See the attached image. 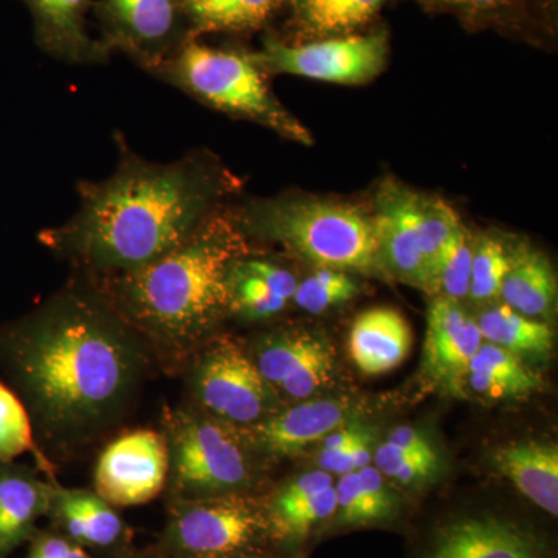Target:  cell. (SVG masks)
<instances>
[{
    "instance_id": "cell-1",
    "label": "cell",
    "mask_w": 558,
    "mask_h": 558,
    "mask_svg": "<svg viewBox=\"0 0 558 558\" xmlns=\"http://www.w3.org/2000/svg\"><path fill=\"white\" fill-rule=\"evenodd\" d=\"M145 348L97 286L61 290L9 337L40 427L62 442L89 439L126 413L148 366Z\"/></svg>"
},
{
    "instance_id": "cell-2",
    "label": "cell",
    "mask_w": 558,
    "mask_h": 558,
    "mask_svg": "<svg viewBox=\"0 0 558 558\" xmlns=\"http://www.w3.org/2000/svg\"><path fill=\"white\" fill-rule=\"evenodd\" d=\"M119 138V165L108 179L78 183L80 207L39 241L101 277L148 266L193 236L236 189L215 157L193 153L154 163Z\"/></svg>"
},
{
    "instance_id": "cell-3",
    "label": "cell",
    "mask_w": 558,
    "mask_h": 558,
    "mask_svg": "<svg viewBox=\"0 0 558 558\" xmlns=\"http://www.w3.org/2000/svg\"><path fill=\"white\" fill-rule=\"evenodd\" d=\"M245 252L244 234L219 209L167 255L98 289L143 339L180 354L230 312L227 271Z\"/></svg>"
},
{
    "instance_id": "cell-4",
    "label": "cell",
    "mask_w": 558,
    "mask_h": 558,
    "mask_svg": "<svg viewBox=\"0 0 558 558\" xmlns=\"http://www.w3.org/2000/svg\"><path fill=\"white\" fill-rule=\"evenodd\" d=\"M241 233L275 242L318 269L385 275L371 213L339 199L286 194L231 213Z\"/></svg>"
},
{
    "instance_id": "cell-5",
    "label": "cell",
    "mask_w": 558,
    "mask_h": 558,
    "mask_svg": "<svg viewBox=\"0 0 558 558\" xmlns=\"http://www.w3.org/2000/svg\"><path fill=\"white\" fill-rule=\"evenodd\" d=\"M150 75L208 108L260 124L290 142L314 143L310 130L271 92L255 51L222 49L190 38Z\"/></svg>"
},
{
    "instance_id": "cell-6",
    "label": "cell",
    "mask_w": 558,
    "mask_h": 558,
    "mask_svg": "<svg viewBox=\"0 0 558 558\" xmlns=\"http://www.w3.org/2000/svg\"><path fill=\"white\" fill-rule=\"evenodd\" d=\"M157 548L168 558H234L277 546L266 502L236 494L171 499Z\"/></svg>"
},
{
    "instance_id": "cell-7",
    "label": "cell",
    "mask_w": 558,
    "mask_h": 558,
    "mask_svg": "<svg viewBox=\"0 0 558 558\" xmlns=\"http://www.w3.org/2000/svg\"><path fill=\"white\" fill-rule=\"evenodd\" d=\"M168 425L171 499L245 494L252 462L229 424L179 409Z\"/></svg>"
},
{
    "instance_id": "cell-8",
    "label": "cell",
    "mask_w": 558,
    "mask_h": 558,
    "mask_svg": "<svg viewBox=\"0 0 558 558\" xmlns=\"http://www.w3.org/2000/svg\"><path fill=\"white\" fill-rule=\"evenodd\" d=\"M256 61L267 75H293L325 83L360 86L376 80L389 58L387 31L365 35L288 43L269 35L255 51Z\"/></svg>"
},
{
    "instance_id": "cell-9",
    "label": "cell",
    "mask_w": 558,
    "mask_h": 558,
    "mask_svg": "<svg viewBox=\"0 0 558 558\" xmlns=\"http://www.w3.org/2000/svg\"><path fill=\"white\" fill-rule=\"evenodd\" d=\"M101 43L153 73L191 38L185 0H97Z\"/></svg>"
},
{
    "instance_id": "cell-10",
    "label": "cell",
    "mask_w": 558,
    "mask_h": 558,
    "mask_svg": "<svg viewBox=\"0 0 558 558\" xmlns=\"http://www.w3.org/2000/svg\"><path fill=\"white\" fill-rule=\"evenodd\" d=\"M193 391L213 417L240 429L277 413L274 388L236 344L209 349L194 369Z\"/></svg>"
},
{
    "instance_id": "cell-11",
    "label": "cell",
    "mask_w": 558,
    "mask_h": 558,
    "mask_svg": "<svg viewBox=\"0 0 558 558\" xmlns=\"http://www.w3.org/2000/svg\"><path fill=\"white\" fill-rule=\"evenodd\" d=\"M168 475L167 438L153 429H134L102 451L95 470V488L113 508H128L159 497Z\"/></svg>"
},
{
    "instance_id": "cell-12",
    "label": "cell",
    "mask_w": 558,
    "mask_h": 558,
    "mask_svg": "<svg viewBox=\"0 0 558 558\" xmlns=\"http://www.w3.org/2000/svg\"><path fill=\"white\" fill-rule=\"evenodd\" d=\"M417 558H556V553L535 529L476 512L439 523Z\"/></svg>"
},
{
    "instance_id": "cell-13",
    "label": "cell",
    "mask_w": 558,
    "mask_h": 558,
    "mask_svg": "<svg viewBox=\"0 0 558 558\" xmlns=\"http://www.w3.org/2000/svg\"><path fill=\"white\" fill-rule=\"evenodd\" d=\"M417 194L398 180H384L371 219L384 274L433 295L418 240Z\"/></svg>"
},
{
    "instance_id": "cell-14",
    "label": "cell",
    "mask_w": 558,
    "mask_h": 558,
    "mask_svg": "<svg viewBox=\"0 0 558 558\" xmlns=\"http://www.w3.org/2000/svg\"><path fill=\"white\" fill-rule=\"evenodd\" d=\"M483 341L478 323L462 310L459 301L436 296L427 315L425 374L451 395H464L470 363Z\"/></svg>"
},
{
    "instance_id": "cell-15",
    "label": "cell",
    "mask_w": 558,
    "mask_h": 558,
    "mask_svg": "<svg viewBox=\"0 0 558 558\" xmlns=\"http://www.w3.org/2000/svg\"><path fill=\"white\" fill-rule=\"evenodd\" d=\"M271 388L293 399H306L329 384L332 349L311 333H279L260 344L255 360Z\"/></svg>"
},
{
    "instance_id": "cell-16",
    "label": "cell",
    "mask_w": 558,
    "mask_h": 558,
    "mask_svg": "<svg viewBox=\"0 0 558 558\" xmlns=\"http://www.w3.org/2000/svg\"><path fill=\"white\" fill-rule=\"evenodd\" d=\"M351 411L352 407L344 400H306L292 409L270 414L252 427L241 428L240 433L256 449L284 457L314 446L333 429L347 425Z\"/></svg>"
},
{
    "instance_id": "cell-17",
    "label": "cell",
    "mask_w": 558,
    "mask_h": 558,
    "mask_svg": "<svg viewBox=\"0 0 558 558\" xmlns=\"http://www.w3.org/2000/svg\"><path fill=\"white\" fill-rule=\"evenodd\" d=\"M35 20L36 40L54 60L70 64H101L110 50L87 32L92 0H24Z\"/></svg>"
},
{
    "instance_id": "cell-18",
    "label": "cell",
    "mask_w": 558,
    "mask_h": 558,
    "mask_svg": "<svg viewBox=\"0 0 558 558\" xmlns=\"http://www.w3.org/2000/svg\"><path fill=\"white\" fill-rule=\"evenodd\" d=\"M49 513L57 532L83 548L113 554L126 548L130 542L123 519L97 492L53 488Z\"/></svg>"
},
{
    "instance_id": "cell-19",
    "label": "cell",
    "mask_w": 558,
    "mask_h": 558,
    "mask_svg": "<svg viewBox=\"0 0 558 558\" xmlns=\"http://www.w3.org/2000/svg\"><path fill=\"white\" fill-rule=\"evenodd\" d=\"M348 347L352 362L363 374L380 376L405 362L413 347V332L400 312L373 307L355 318Z\"/></svg>"
},
{
    "instance_id": "cell-20",
    "label": "cell",
    "mask_w": 558,
    "mask_h": 558,
    "mask_svg": "<svg viewBox=\"0 0 558 558\" xmlns=\"http://www.w3.org/2000/svg\"><path fill=\"white\" fill-rule=\"evenodd\" d=\"M492 464L517 490L543 512L558 515V447L543 440H523L499 447Z\"/></svg>"
},
{
    "instance_id": "cell-21",
    "label": "cell",
    "mask_w": 558,
    "mask_h": 558,
    "mask_svg": "<svg viewBox=\"0 0 558 558\" xmlns=\"http://www.w3.org/2000/svg\"><path fill=\"white\" fill-rule=\"evenodd\" d=\"M336 487V513L326 524L332 531L395 524L402 501L373 465L341 475Z\"/></svg>"
},
{
    "instance_id": "cell-22",
    "label": "cell",
    "mask_w": 558,
    "mask_h": 558,
    "mask_svg": "<svg viewBox=\"0 0 558 558\" xmlns=\"http://www.w3.org/2000/svg\"><path fill=\"white\" fill-rule=\"evenodd\" d=\"M432 13L451 14L472 31L531 35L553 27V0H416ZM556 2V0H554Z\"/></svg>"
},
{
    "instance_id": "cell-23",
    "label": "cell",
    "mask_w": 558,
    "mask_h": 558,
    "mask_svg": "<svg viewBox=\"0 0 558 558\" xmlns=\"http://www.w3.org/2000/svg\"><path fill=\"white\" fill-rule=\"evenodd\" d=\"M389 0H286L288 43L355 35L379 16Z\"/></svg>"
},
{
    "instance_id": "cell-24",
    "label": "cell",
    "mask_w": 558,
    "mask_h": 558,
    "mask_svg": "<svg viewBox=\"0 0 558 558\" xmlns=\"http://www.w3.org/2000/svg\"><path fill=\"white\" fill-rule=\"evenodd\" d=\"M499 296L524 317H553L557 310L558 282L548 256L527 245L512 247V263Z\"/></svg>"
},
{
    "instance_id": "cell-25",
    "label": "cell",
    "mask_w": 558,
    "mask_h": 558,
    "mask_svg": "<svg viewBox=\"0 0 558 558\" xmlns=\"http://www.w3.org/2000/svg\"><path fill=\"white\" fill-rule=\"evenodd\" d=\"M51 490L25 470H0V558L31 537L36 521L49 512Z\"/></svg>"
},
{
    "instance_id": "cell-26",
    "label": "cell",
    "mask_w": 558,
    "mask_h": 558,
    "mask_svg": "<svg viewBox=\"0 0 558 558\" xmlns=\"http://www.w3.org/2000/svg\"><path fill=\"white\" fill-rule=\"evenodd\" d=\"M468 387L488 400L527 398L543 387L534 371L508 349L483 341L469 366Z\"/></svg>"
},
{
    "instance_id": "cell-27",
    "label": "cell",
    "mask_w": 558,
    "mask_h": 558,
    "mask_svg": "<svg viewBox=\"0 0 558 558\" xmlns=\"http://www.w3.org/2000/svg\"><path fill=\"white\" fill-rule=\"evenodd\" d=\"M284 5L286 0H185L191 38L208 33L258 32Z\"/></svg>"
},
{
    "instance_id": "cell-28",
    "label": "cell",
    "mask_w": 558,
    "mask_h": 558,
    "mask_svg": "<svg viewBox=\"0 0 558 558\" xmlns=\"http://www.w3.org/2000/svg\"><path fill=\"white\" fill-rule=\"evenodd\" d=\"M476 323L484 341L508 349L519 357L546 359L553 354L556 336L548 323L524 317L508 304L488 307Z\"/></svg>"
},
{
    "instance_id": "cell-29",
    "label": "cell",
    "mask_w": 558,
    "mask_h": 558,
    "mask_svg": "<svg viewBox=\"0 0 558 558\" xmlns=\"http://www.w3.org/2000/svg\"><path fill=\"white\" fill-rule=\"evenodd\" d=\"M230 312L248 319H267L281 314L289 301L281 299L250 267L247 255L238 256L227 271Z\"/></svg>"
},
{
    "instance_id": "cell-30",
    "label": "cell",
    "mask_w": 558,
    "mask_h": 558,
    "mask_svg": "<svg viewBox=\"0 0 558 558\" xmlns=\"http://www.w3.org/2000/svg\"><path fill=\"white\" fill-rule=\"evenodd\" d=\"M417 222L422 256L432 281L433 295H436L435 279L440 255L462 220L446 201L418 193Z\"/></svg>"
},
{
    "instance_id": "cell-31",
    "label": "cell",
    "mask_w": 558,
    "mask_h": 558,
    "mask_svg": "<svg viewBox=\"0 0 558 558\" xmlns=\"http://www.w3.org/2000/svg\"><path fill=\"white\" fill-rule=\"evenodd\" d=\"M512 263V247L498 234H481L473 241L472 278L469 299L488 303L498 299Z\"/></svg>"
},
{
    "instance_id": "cell-32",
    "label": "cell",
    "mask_w": 558,
    "mask_h": 558,
    "mask_svg": "<svg viewBox=\"0 0 558 558\" xmlns=\"http://www.w3.org/2000/svg\"><path fill=\"white\" fill-rule=\"evenodd\" d=\"M357 293V281L348 271L318 269L299 281L292 301L307 314H323L355 299Z\"/></svg>"
},
{
    "instance_id": "cell-33",
    "label": "cell",
    "mask_w": 558,
    "mask_h": 558,
    "mask_svg": "<svg viewBox=\"0 0 558 558\" xmlns=\"http://www.w3.org/2000/svg\"><path fill=\"white\" fill-rule=\"evenodd\" d=\"M473 241L464 223L451 234L436 269V295L461 301L469 299L472 278Z\"/></svg>"
},
{
    "instance_id": "cell-34",
    "label": "cell",
    "mask_w": 558,
    "mask_h": 558,
    "mask_svg": "<svg viewBox=\"0 0 558 558\" xmlns=\"http://www.w3.org/2000/svg\"><path fill=\"white\" fill-rule=\"evenodd\" d=\"M377 470L385 478L402 484V486H418L428 483L439 473V457H422V454L409 453L391 446L385 440L377 447Z\"/></svg>"
},
{
    "instance_id": "cell-35",
    "label": "cell",
    "mask_w": 558,
    "mask_h": 558,
    "mask_svg": "<svg viewBox=\"0 0 558 558\" xmlns=\"http://www.w3.org/2000/svg\"><path fill=\"white\" fill-rule=\"evenodd\" d=\"M33 447L27 410L9 388L0 384V461L20 457Z\"/></svg>"
},
{
    "instance_id": "cell-36",
    "label": "cell",
    "mask_w": 558,
    "mask_h": 558,
    "mask_svg": "<svg viewBox=\"0 0 558 558\" xmlns=\"http://www.w3.org/2000/svg\"><path fill=\"white\" fill-rule=\"evenodd\" d=\"M371 459H373V433L368 432L349 449H322L318 454V464L325 472L339 473L341 476L366 468L371 464Z\"/></svg>"
},
{
    "instance_id": "cell-37",
    "label": "cell",
    "mask_w": 558,
    "mask_h": 558,
    "mask_svg": "<svg viewBox=\"0 0 558 558\" xmlns=\"http://www.w3.org/2000/svg\"><path fill=\"white\" fill-rule=\"evenodd\" d=\"M330 487H333V476L325 470H315V472L303 473V475L289 480L288 483L279 486L267 498V501H299V499L317 497L323 492L329 490Z\"/></svg>"
},
{
    "instance_id": "cell-38",
    "label": "cell",
    "mask_w": 558,
    "mask_h": 558,
    "mask_svg": "<svg viewBox=\"0 0 558 558\" xmlns=\"http://www.w3.org/2000/svg\"><path fill=\"white\" fill-rule=\"evenodd\" d=\"M387 442L409 453L422 454V457H439L427 435L416 428L398 427L388 435Z\"/></svg>"
},
{
    "instance_id": "cell-39",
    "label": "cell",
    "mask_w": 558,
    "mask_h": 558,
    "mask_svg": "<svg viewBox=\"0 0 558 558\" xmlns=\"http://www.w3.org/2000/svg\"><path fill=\"white\" fill-rule=\"evenodd\" d=\"M73 545L75 543L60 532H49L35 539L28 558H65Z\"/></svg>"
},
{
    "instance_id": "cell-40",
    "label": "cell",
    "mask_w": 558,
    "mask_h": 558,
    "mask_svg": "<svg viewBox=\"0 0 558 558\" xmlns=\"http://www.w3.org/2000/svg\"><path fill=\"white\" fill-rule=\"evenodd\" d=\"M110 558H168L159 548L145 549V550H130L128 548L117 550L110 554Z\"/></svg>"
},
{
    "instance_id": "cell-41",
    "label": "cell",
    "mask_w": 558,
    "mask_h": 558,
    "mask_svg": "<svg viewBox=\"0 0 558 558\" xmlns=\"http://www.w3.org/2000/svg\"><path fill=\"white\" fill-rule=\"evenodd\" d=\"M234 558H288L279 556L277 550H263V553L245 554V556Z\"/></svg>"
},
{
    "instance_id": "cell-42",
    "label": "cell",
    "mask_w": 558,
    "mask_h": 558,
    "mask_svg": "<svg viewBox=\"0 0 558 558\" xmlns=\"http://www.w3.org/2000/svg\"><path fill=\"white\" fill-rule=\"evenodd\" d=\"M65 558H92L90 554L87 553L86 548L80 545H73L72 549L69 550L68 557Z\"/></svg>"
}]
</instances>
